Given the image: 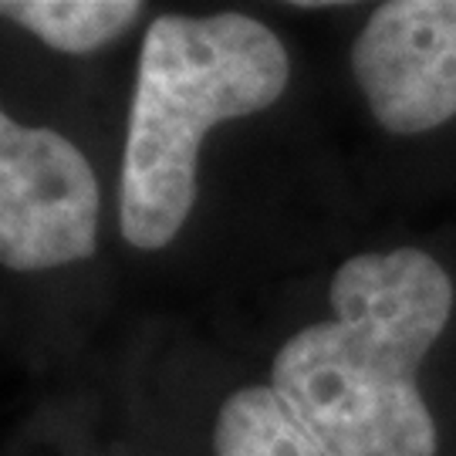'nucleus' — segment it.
Wrapping results in <instances>:
<instances>
[{
  "instance_id": "obj_6",
  "label": "nucleus",
  "mask_w": 456,
  "mask_h": 456,
  "mask_svg": "<svg viewBox=\"0 0 456 456\" xmlns=\"http://www.w3.org/2000/svg\"><path fill=\"white\" fill-rule=\"evenodd\" d=\"M4 17L37 34L48 48L88 54L132 28L142 14L135 0H7Z\"/></svg>"
},
{
  "instance_id": "obj_1",
  "label": "nucleus",
  "mask_w": 456,
  "mask_h": 456,
  "mask_svg": "<svg viewBox=\"0 0 456 456\" xmlns=\"http://www.w3.org/2000/svg\"><path fill=\"white\" fill-rule=\"evenodd\" d=\"M331 311L277 352V399L325 456H436L416 375L450 322V274L412 247L359 254L331 281Z\"/></svg>"
},
{
  "instance_id": "obj_5",
  "label": "nucleus",
  "mask_w": 456,
  "mask_h": 456,
  "mask_svg": "<svg viewBox=\"0 0 456 456\" xmlns=\"http://www.w3.org/2000/svg\"><path fill=\"white\" fill-rule=\"evenodd\" d=\"M216 456H325L274 389L247 386L220 406L213 429Z\"/></svg>"
},
{
  "instance_id": "obj_3",
  "label": "nucleus",
  "mask_w": 456,
  "mask_h": 456,
  "mask_svg": "<svg viewBox=\"0 0 456 456\" xmlns=\"http://www.w3.org/2000/svg\"><path fill=\"white\" fill-rule=\"evenodd\" d=\"M98 183L65 135L0 118V261L48 271L95 250Z\"/></svg>"
},
{
  "instance_id": "obj_2",
  "label": "nucleus",
  "mask_w": 456,
  "mask_h": 456,
  "mask_svg": "<svg viewBox=\"0 0 456 456\" xmlns=\"http://www.w3.org/2000/svg\"><path fill=\"white\" fill-rule=\"evenodd\" d=\"M288 75L281 37L247 14H166L149 24L118 183V224L132 247L159 250L180 233L203 135L274 105Z\"/></svg>"
},
{
  "instance_id": "obj_4",
  "label": "nucleus",
  "mask_w": 456,
  "mask_h": 456,
  "mask_svg": "<svg viewBox=\"0 0 456 456\" xmlns=\"http://www.w3.org/2000/svg\"><path fill=\"white\" fill-rule=\"evenodd\" d=\"M352 71L375 122L395 135L456 118V0L375 7L352 48Z\"/></svg>"
}]
</instances>
